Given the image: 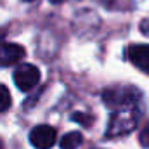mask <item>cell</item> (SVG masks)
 <instances>
[{
	"label": "cell",
	"mask_w": 149,
	"mask_h": 149,
	"mask_svg": "<svg viewBox=\"0 0 149 149\" xmlns=\"http://www.w3.org/2000/svg\"><path fill=\"white\" fill-rule=\"evenodd\" d=\"M81 141H83V137L80 132H68L61 139L59 144H61V149H76L81 146Z\"/></svg>",
	"instance_id": "52a82bcc"
},
{
	"label": "cell",
	"mask_w": 149,
	"mask_h": 149,
	"mask_svg": "<svg viewBox=\"0 0 149 149\" xmlns=\"http://www.w3.org/2000/svg\"><path fill=\"white\" fill-rule=\"evenodd\" d=\"M0 149H3V142L2 141H0Z\"/></svg>",
	"instance_id": "7c38bea8"
},
{
	"label": "cell",
	"mask_w": 149,
	"mask_h": 149,
	"mask_svg": "<svg viewBox=\"0 0 149 149\" xmlns=\"http://www.w3.org/2000/svg\"><path fill=\"white\" fill-rule=\"evenodd\" d=\"M56 139H57V134L49 125L35 127L31 130V134H30V142H31L33 148L37 149H50L56 144Z\"/></svg>",
	"instance_id": "277c9868"
},
{
	"label": "cell",
	"mask_w": 149,
	"mask_h": 149,
	"mask_svg": "<svg viewBox=\"0 0 149 149\" xmlns=\"http://www.w3.org/2000/svg\"><path fill=\"white\" fill-rule=\"evenodd\" d=\"M135 125H137V113L134 109H118L116 113H113L111 120H109L108 137L128 134L135 128Z\"/></svg>",
	"instance_id": "7a4b0ae2"
},
{
	"label": "cell",
	"mask_w": 149,
	"mask_h": 149,
	"mask_svg": "<svg viewBox=\"0 0 149 149\" xmlns=\"http://www.w3.org/2000/svg\"><path fill=\"white\" fill-rule=\"evenodd\" d=\"M128 59L141 71L149 74V45H132L128 50Z\"/></svg>",
	"instance_id": "8992f818"
},
{
	"label": "cell",
	"mask_w": 149,
	"mask_h": 149,
	"mask_svg": "<svg viewBox=\"0 0 149 149\" xmlns=\"http://www.w3.org/2000/svg\"><path fill=\"white\" fill-rule=\"evenodd\" d=\"M139 95L134 87H111L102 92V101L109 108H130L139 101Z\"/></svg>",
	"instance_id": "6da1fadb"
},
{
	"label": "cell",
	"mask_w": 149,
	"mask_h": 149,
	"mask_svg": "<svg viewBox=\"0 0 149 149\" xmlns=\"http://www.w3.org/2000/svg\"><path fill=\"white\" fill-rule=\"evenodd\" d=\"M10 106V94H9V88L5 85H0V111H5L9 109Z\"/></svg>",
	"instance_id": "ba28073f"
},
{
	"label": "cell",
	"mask_w": 149,
	"mask_h": 149,
	"mask_svg": "<svg viewBox=\"0 0 149 149\" xmlns=\"http://www.w3.org/2000/svg\"><path fill=\"white\" fill-rule=\"evenodd\" d=\"M141 144L149 148V125L142 130V134H141Z\"/></svg>",
	"instance_id": "30bf717a"
},
{
	"label": "cell",
	"mask_w": 149,
	"mask_h": 149,
	"mask_svg": "<svg viewBox=\"0 0 149 149\" xmlns=\"http://www.w3.org/2000/svg\"><path fill=\"white\" fill-rule=\"evenodd\" d=\"M71 120H74L76 123H80V125H83V127H90L92 121H94L92 116L83 114V113H74V114H71Z\"/></svg>",
	"instance_id": "9c48e42d"
},
{
	"label": "cell",
	"mask_w": 149,
	"mask_h": 149,
	"mask_svg": "<svg viewBox=\"0 0 149 149\" xmlns=\"http://www.w3.org/2000/svg\"><path fill=\"white\" fill-rule=\"evenodd\" d=\"M49 2H52V3H61V2H64V0H49Z\"/></svg>",
	"instance_id": "8fae6325"
},
{
	"label": "cell",
	"mask_w": 149,
	"mask_h": 149,
	"mask_svg": "<svg viewBox=\"0 0 149 149\" xmlns=\"http://www.w3.org/2000/svg\"><path fill=\"white\" fill-rule=\"evenodd\" d=\"M24 2H31V0H24Z\"/></svg>",
	"instance_id": "4fadbf2b"
},
{
	"label": "cell",
	"mask_w": 149,
	"mask_h": 149,
	"mask_svg": "<svg viewBox=\"0 0 149 149\" xmlns=\"http://www.w3.org/2000/svg\"><path fill=\"white\" fill-rule=\"evenodd\" d=\"M14 83L19 90L28 92L33 87H37L40 81V70L33 64H21L19 68H16V71L12 74Z\"/></svg>",
	"instance_id": "3957f363"
},
{
	"label": "cell",
	"mask_w": 149,
	"mask_h": 149,
	"mask_svg": "<svg viewBox=\"0 0 149 149\" xmlns=\"http://www.w3.org/2000/svg\"><path fill=\"white\" fill-rule=\"evenodd\" d=\"M24 57V49L17 43H0V66H12Z\"/></svg>",
	"instance_id": "5b68a950"
}]
</instances>
